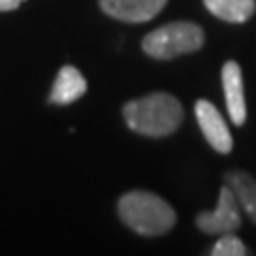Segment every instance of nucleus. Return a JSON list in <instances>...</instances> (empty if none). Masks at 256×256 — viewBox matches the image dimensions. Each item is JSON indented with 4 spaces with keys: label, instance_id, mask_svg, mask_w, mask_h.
I'll use <instances>...</instances> for the list:
<instances>
[{
    "label": "nucleus",
    "instance_id": "nucleus-1",
    "mask_svg": "<svg viewBox=\"0 0 256 256\" xmlns=\"http://www.w3.org/2000/svg\"><path fill=\"white\" fill-rule=\"evenodd\" d=\"M128 128L146 137H166L182 126L184 109L173 94L154 92L126 102L122 109Z\"/></svg>",
    "mask_w": 256,
    "mask_h": 256
},
{
    "label": "nucleus",
    "instance_id": "nucleus-7",
    "mask_svg": "<svg viewBox=\"0 0 256 256\" xmlns=\"http://www.w3.org/2000/svg\"><path fill=\"white\" fill-rule=\"evenodd\" d=\"M222 90H224V98H226V109H228V118L235 126H244L246 124V96H244V75H242V66L235 60L224 62L222 66Z\"/></svg>",
    "mask_w": 256,
    "mask_h": 256
},
{
    "label": "nucleus",
    "instance_id": "nucleus-9",
    "mask_svg": "<svg viewBox=\"0 0 256 256\" xmlns=\"http://www.w3.org/2000/svg\"><path fill=\"white\" fill-rule=\"evenodd\" d=\"M224 184H228L233 188L242 212L248 214V218L256 224V180L250 173L230 171L224 175Z\"/></svg>",
    "mask_w": 256,
    "mask_h": 256
},
{
    "label": "nucleus",
    "instance_id": "nucleus-5",
    "mask_svg": "<svg viewBox=\"0 0 256 256\" xmlns=\"http://www.w3.org/2000/svg\"><path fill=\"white\" fill-rule=\"evenodd\" d=\"M194 116H196V122L198 128H201L203 137L207 139V143L220 154H228L233 150V137H230V130L224 118L216 105H212L210 100H196L194 105Z\"/></svg>",
    "mask_w": 256,
    "mask_h": 256
},
{
    "label": "nucleus",
    "instance_id": "nucleus-12",
    "mask_svg": "<svg viewBox=\"0 0 256 256\" xmlns=\"http://www.w3.org/2000/svg\"><path fill=\"white\" fill-rule=\"evenodd\" d=\"M26 0H0V11H15Z\"/></svg>",
    "mask_w": 256,
    "mask_h": 256
},
{
    "label": "nucleus",
    "instance_id": "nucleus-11",
    "mask_svg": "<svg viewBox=\"0 0 256 256\" xmlns=\"http://www.w3.org/2000/svg\"><path fill=\"white\" fill-rule=\"evenodd\" d=\"M212 254L214 256H246L248 250H246V244L239 237H235L233 233H224L212 248Z\"/></svg>",
    "mask_w": 256,
    "mask_h": 256
},
{
    "label": "nucleus",
    "instance_id": "nucleus-8",
    "mask_svg": "<svg viewBox=\"0 0 256 256\" xmlns=\"http://www.w3.org/2000/svg\"><path fill=\"white\" fill-rule=\"evenodd\" d=\"M86 90H88V82L82 75V70L66 64L56 75L54 88L50 92V102H54V105H70V102L82 98Z\"/></svg>",
    "mask_w": 256,
    "mask_h": 256
},
{
    "label": "nucleus",
    "instance_id": "nucleus-4",
    "mask_svg": "<svg viewBox=\"0 0 256 256\" xmlns=\"http://www.w3.org/2000/svg\"><path fill=\"white\" fill-rule=\"evenodd\" d=\"M196 228L205 235H224L233 233L242 226V207L235 196L233 188L224 184L218 194V203L212 212H201L196 216Z\"/></svg>",
    "mask_w": 256,
    "mask_h": 256
},
{
    "label": "nucleus",
    "instance_id": "nucleus-6",
    "mask_svg": "<svg viewBox=\"0 0 256 256\" xmlns=\"http://www.w3.org/2000/svg\"><path fill=\"white\" fill-rule=\"evenodd\" d=\"M102 13L118 22L141 24L150 22L166 6V0H100Z\"/></svg>",
    "mask_w": 256,
    "mask_h": 256
},
{
    "label": "nucleus",
    "instance_id": "nucleus-2",
    "mask_svg": "<svg viewBox=\"0 0 256 256\" xmlns=\"http://www.w3.org/2000/svg\"><path fill=\"white\" fill-rule=\"evenodd\" d=\"M118 216L130 230L146 237L169 233L178 220L173 207L162 196L148 190H130L120 196Z\"/></svg>",
    "mask_w": 256,
    "mask_h": 256
},
{
    "label": "nucleus",
    "instance_id": "nucleus-10",
    "mask_svg": "<svg viewBox=\"0 0 256 256\" xmlns=\"http://www.w3.org/2000/svg\"><path fill=\"white\" fill-rule=\"evenodd\" d=\"M203 4L212 15L228 24H244L256 11V0H203Z\"/></svg>",
    "mask_w": 256,
    "mask_h": 256
},
{
    "label": "nucleus",
    "instance_id": "nucleus-3",
    "mask_svg": "<svg viewBox=\"0 0 256 256\" xmlns=\"http://www.w3.org/2000/svg\"><path fill=\"white\" fill-rule=\"evenodd\" d=\"M205 32L194 22H171L143 36V52L154 60H173L178 56L201 50Z\"/></svg>",
    "mask_w": 256,
    "mask_h": 256
}]
</instances>
